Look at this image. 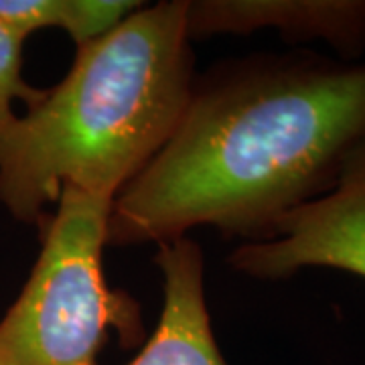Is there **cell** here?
I'll return each mask as SVG.
<instances>
[{
    "mask_svg": "<svg viewBox=\"0 0 365 365\" xmlns=\"http://www.w3.org/2000/svg\"><path fill=\"white\" fill-rule=\"evenodd\" d=\"M187 0L140 4L0 138V205L41 223L63 187L116 199L169 143L193 88Z\"/></svg>",
    "mask_w": 365,
    "mask_h": 365,
    "instance_id": "obj_2",
    "label": "cell"
},
{
    "mask_svg": "<svg viewBox=\"0 0 365 365\" xmlns=\"http://www.w3.org/2000/svg\"><path fill=\"white\" fill-rule=\"evenodd\" d=\"M140 4L132 0H0V19L25 39L41 29H61L81 47L112 31Z\"/></svg>",
    "mask_w": 365,
    "mask_h": 365,
    "instance_id": "obj_7",
    "label": "cell"
},
{
    "mask_svg": "<svg viewBox=\"0 0 365 365\" xmlns=\"http://www.w3.org/2000/svg\"><path fill=\"white\" fill-rule=\"evenodd\" d=\"M227 264L260 280H287L307 268L365 278V143L327 195L290 211L272 240L237 246Z\"/></svg>",
    "mask_w": 365,
    "mask_h": 365,
    "instance_id": "obj_4",
    "label": "cell"
},
{
    "mask_svg": "<svg viewBox=\"0 0 365 365\" xmlns=\"http://www.w3.org/2000/svg\"><path fill=\"white\" fill-rule=\"evenodd\" d=\"M25 37L0 19V138L16 120L14 104L31 106L41 98L43 90L29 86L23 78V47Z\"/></svg>",
    "mask_w": 365,
    "mask_h": 365,
    "instance_id": "obj_8",
    "label": "cell"
},
{
    "mask_svg": "<svg viewBox=\"0 0 365 365\" xmlns=\"http://www.w3.org/2000/svg\"><path fill=\"white\" fill-rule=\"evenodd\" d=\"M112 203L61 189L33 272L0 321V365H100L110 329L126 349L143 341L140 304L104 276Z\"/></svg>",
    "mask_w": 365,
    "mask_h": 365,
    "instance_id": "obj_3",
    "label": "cell"
},
{
    "mask_svg": "<svg viewBox=\"0 0 365 365\" xmlns=\"http://www.w3.org/2000/svg\"><path fill=\"white\" fill-rule=\"evenodd\" d=\"M364 143L365 61L292 49L217 63L114 199L106 244L160 246L205 225L268 242L282 217L337 185Z\"/></svg>",
    "mask_w": 365,
    "mask_h": 365,
    "instance_id": "obj_1",
    "label": "cell"
},
{
    "mask_svg": "<svg viewBox=\"0 0 365 365\" xmlns=\"http://www.w3.org/2000/svg\"><path fill=\"white\" fill-rule=\"evenodd\" d=\"M272 29L292 45L325 41L343 61L365 55V0H187L189 39Z\"/></svg>",
    "mask_w": 365,
    "mask_h": 365,
    "instance_id": "obj_5",
    "label": "cell"
},
{
    "mask_svg": "<svg viewBox=\"0 0 365 365\" xmlns=\"http://www.w3.org/2000/svg\"><path fill=\"white\" fill-rule=\"evenodd\" d=\"M163 311L155 333L128 365H227L211 329L203 250L191 237L158 246Z\"/></svg>",
    "mask_w": 365,
    "mask_h": 365,
    "instance_id": "obj_6",
    "label": "cell"
}]
</instances>
